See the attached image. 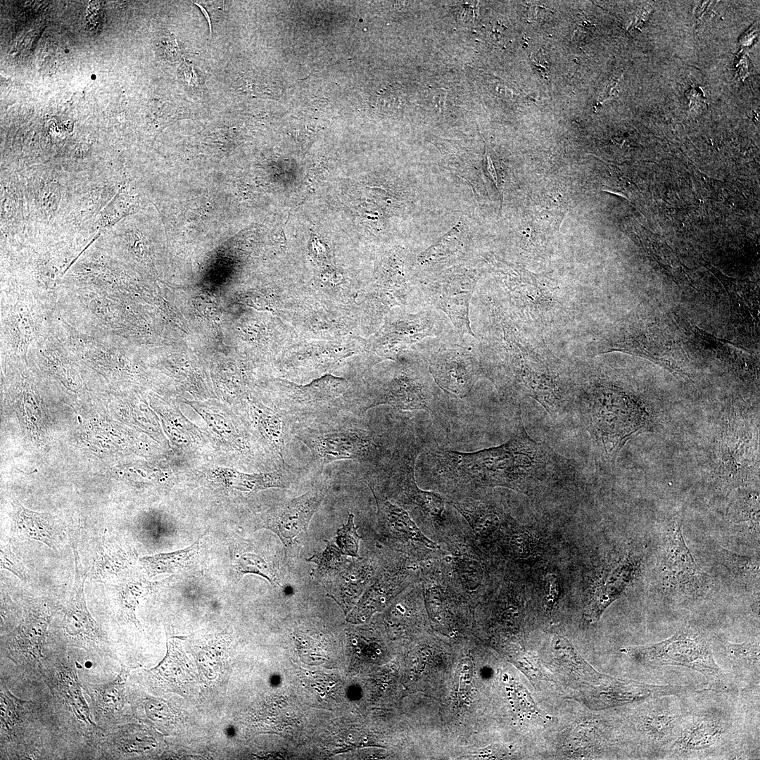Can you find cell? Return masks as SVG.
<instances>
[{
    "label": "cell",
    "mask_w": 760,
    "mask_h": 760,
    "mask_svg": "<svg viewBox=\"0 0 760 760\" xmlns=\"http://www.w3.org/2000/svg\"><path fill=\"white\" fill-rule=\"evenodd\" d=\"M438 468L454 488L504 486L520 490L571 477L577 469L574 462L531 438L521 419L514 434L499 446L473 452L443 449Z\"/></svg>",
    "instance_id": "obj_1"
},
{
    "label": "cell",
    "mask_w": 760,
    "mask_h": 760,
    "mask_svg": "<svg viewBox=\"0 0 760 760\" xmlns=\"http://www.w3.org/2000/svg\"><path fill=\"white\" fill-rule=\"evenodd\" d=\"M363 415L341 412L290 426L309 450L311 467L320 470L339 460H353L374 471L389 459L391 440L371 427Z\"/></svg>",
    "instance_id": "obj_2"
},
{
    "label": "cell",
    "mask_w": 760,
    "mask_h": 760,
    "mask_svg": "<svg viewBox=\"0 0 760 760\" xmlns=\"http://www.w3.org/2000/svg\"><path fill=\"white\" fill-rule=\"evenodd\" d=\"M599 457L613 463L625 443L645 427V408L638 398L604 381L578 389L575 407Z\"/></svg>",
    "instance_id": "obj_3"
},
{
    "label": "cell",
    "mask_w": 760,
    "mask_h": 760,
    "mask_svg": "<svg viewBox=\"0 0 760 760\" xmlns=\"http://www.w3.org/2000/svg\"><path fill=\"white\" fill-rule=\"evenodd\" d=\"M483 372L502 396L512 403L532 398L555 419L574 409L577 389L555 361L519 350Z\"/></svg>",
    "instance_id": "obj_4"
},
{
    "label": "cell",
    "mask_w": 760,
    "mask_h": 760,
    "mask_svg": "<svg viewBox=\"0 0 760 760\" xmlns=\"http://www.w3.org/2000/svg\"><path fill=\"white\" fill-rule=\"evenodd\" d=\"M446 394L434 381L427 362L410 351L388 379L378 383L358 405L356 414L388 405L403 411L424 410L438 418L448 405Z\"/></svg>",
    "instance_id": "obj_5"
},
{
    "label": "cell",
    "mask_w": 760,
    "mask_h": 760,
    "mask_svg": "<svg viewBox=\"0 0 760 760\" xmlns=\"http://www.w3.org/2000/svg\"><path fill=\"white\" fill-rule=\"evenodd\" d=\"M626 652L643 666L671 665L696 671L705 676L711 690H735L729 674L716 663L709 639L699 628L687 626L664 640L630 647Z\"/></svg>",
    "instance_id": "obj_6"
},
{
    "label": "cell",
    "mask_w": 760,
    "mask_h": 760,
    "mask_svg": "<svg viewBox=\"0 0 760 760\" xmlns=\"http://www.w3.org/2000/svg\"><path fill=\"white\" fill-rule=\"evenodd\" d=\"M733 730V721L721 708L686 711L678 735L667 751L676 759L707 756L729 742Z\"/></svg>",
    "instance_id": "obj_7"
},
{
    "label": "cell",
    "mask_w": 760,
    "mask_h": 760,
    "mask_svg": "<svg viewBox=\"0 0 760 760\" xmlns=\"http://www.w3.org/2000/svg\"><path fill=\"white\" fill-rule=\"evenodd\" d=\"M56 610V607L46 600L31 601L25 606L18 625L1 637V654L16 666L39 673L48 627Z\"/></svg>",
    "instance_id": "obj_8"
},
{
    "label": "cell",
    "mask_w": 760,
    "mask_h": 760,
    "mask_svg": "<svg viewBox=\"0 0 760 760\" xmlns=\"http://www.w3.org/2000/svg\"><path fill=\"white\" fill-rule=\"evenodd\" d=\"M39 674L54 700L77 726L90 738L102 728L92 721V714L82 692L75 662L67 654L55 652L45 657Z\"/></svg>",
    "instance_id": "obj_9"
},
{
    "label": "cell",
    "mask_w": 760,
    "mask_h": 760,
    "mask_svg": "<svg viewBox=\"0 0 760 760\" xmlns=\"http://www.w3.org/2000/svg\"><path fill=\"white\" fill-rule=\"evenodd\" d=\"M1 759L37 758L39 745L33 725L40 707L15 697L3 684L0 691Z\"/></svg>",
    "instance_id": "obj_10"
},
{
    "label": "cell",
    "mask_w": 760,
    "mask_h": 760,
    "mask_svg": "<svg viewBox=\"0 0 760 760\" xmlns=\"http://www.w3.org/2000/svg\"><path fill=\"white\" fill-rule=\"evenodd\" d=\"M72 549L74 581L62 620L65 644L87 652L103 653L108 650V640L88 610L84 595L87 574L82 565L76 543L72 545Z\"/></svg>",
    "instance_id": "obj_11"
},
{
    "label": "cell",
    "mask_w": 760,
    "mask_h": 760,
    "mask_svg": "<svg viewBox=\"0 0 760 760\" xmlns=\"http://www.w3.org/2000/svg\"><path fill=\"white\" fill-rule=\"evenodd\" d=\"M348 384L343 379L327 376L307 386H291L281 403V414L289 426L341 412H350L338 399Z\"/></svg>",
    "instance_id": "obj_12"
},
{
    "label": "cell",
    "mask_w": 760,
    "mask_h": 760,
    "mask_svg": "<svg viewBox=\"0 0 760 760\" xmlns=\"http://www.w3.org/2000/svg\"><path fill=\"white\" fill-rule=\"evenodd\" d=\"M612 351L640 356L678 375H691L685 352L671 337L654 326L630 329L609 343L601 353Z\"/></svg>",
    "instance_id": "obj_13"
},
{
    "label": "cell",
    "mask_w": 760,
    "mask_h": 760,
    "mask_svg": "<svg viewBox=\"0 0 760 760\" xmlns=\"http://www.w3.org/2000/svg\"><path fill=\"white\" fill-rule=\"evenodd\" d=\"M659 559L661 579L666 588L690 596L701 595L706 590L708 575L694 560L678 522L666 529Z\"/></svg>",
    "instance_id": "obj_14"
},
{
    "label": "cell",
    "mask_w": 760,
    "mask_h": 760,
    "mask_svg": "<svg viewBox=\"0 0 760 760\" xmlns=\"http://www.w3.org/2000/svg\"><path fill=\"white\" fill-rule=\"evenodd\" d=\"M427 364L437 386L455 398L467 396L484 376L479 357L461 344H441L429 355Z\"/></svg>",
    "instance_id": "obj_15"
},
{
    "label": "cell",
    "mask_w": 760,
    "mask_h": 760,
    "mask_svg": "<svg viewBox=\"0 0 760 760\" xmlns=\"http://www.w3.org/2000/svg\"><path fill=\"white\" fill-rule=\"evenodd\" d=\"M668 695L645 701L635 716V728L650 752L668 750L675 740L686 713L675 698Z\"/></svg>",
    "instance_id": "obj_16"
},
{
    "label": "cell",
    "mask_w": 760,
    "mask_h": 760,
    "mask_svg": "<svg viewBox=\"0 0 760 760\" xmlns=\"http://www.w3.org/2000/svg\"><path fill=\"white\" fill-rule=\"evenodd\" d=\"M327 490L325 485L317 486L276 505L261 515L260 526L275 533L286 550L296 537L306 532Z\"/></svg>",
    "instance_id": "obj_17"
},
{
    "label": "cell",
    "mask_w": 760,
    "mask_h": 760,
    "mask_svg": "<svg viewBox=\"0 0 760 760\" xmlns=\"http://www.w3.org/2000/svg\"><path fill=\"white\" fill-rule=\"evenodd\" d=\"M444 281L431 284L424 291L426 296L448 316L460 337L474 336L469 318L470 300L474 289V280Z\"/></svg>",
    "instance_id": "obj_18"
},
{
    "label": "cell",
    "mask_w": 760,
    "mask_h": 760,
    "mask_svg": "<svg viewBox=\"0 0 760 760\" xmlns=\"http://www.w3.org/2000/svg\"><path fill=\"white\" fill-rule=\"evenodd\" d=\"M93 737L99 745L101 756L106 759L148 756L158 747L154 733L139 725L122 726L113 732L101 729Z\"/></svg>",
    "instance_id": "obj_19"
},
{
    "label": "cell",
    "mask_w": 760,
    "mask_h": 760,
    "mask_svg": "<svg viewBox=\"0 0 760 760\" xmlns=\"http://www.w3.org/2000/svg\"><path fill=\"white\" fill-rule=\"evenodd\" d=\"M11 516V533L19 540H35L56 550L65 535L62 522L47 512H37L15 500Z\"/></svg>",
    "instance_id": "obj_20"
},
{
    "label": "cell",
    "mask_w": 760,
    "mask_h": 760,
    "mask_svg": "<svg viewBox=\"0 0 760 760\" xmlns=\"http://www.w3.org/2000/svg\"><path fill=\"white\" fill-rule=\"evenodd\" d=\"M128 673L123 669L111 681L83 684L91 699L94 722L102 729L108 730L114 726L122 715L126 702L125 683Z\"/></svg>",
    "instance_id": "obj_21"
},
{
    "label": "cell",
    "mask_w": 760,
    "mask_h": 760,
    "mask_svg": "<svg viewBox=\"0 0 760 760\" xmlns=\"http://www.w3.org/2000/svg\"><path fill=\"white\" fill-rule=\"evenodd\" d=\"M373 493V492H372ZM377 506V517L382 529L395 539L431 550L440 547L427 538L403 507L373 493Z\"/></svg>",
    "instance_id": "obj_22"
},
{
    "label": "cell",
    "mask_w": 760,
    "mask_h": 760,
    "mask_svg": "<svg viewBox=\"0 0 760 760\" xmlns=\"http://www.w3.org/2000/svg\"><path fill=\"white\" fill-rule=\"evenodd\" d=\"M136 560V552L131 547L116 543L103 544L98 548L94 558L91 576L99 581L125 576L131 573Z\"/></svg>",
    "instance_id": "obj_23"
},
{
    "label": "cell",
    "mask_w": 760,
    "mask_h": 760,
    "mask_svg": "<svg viewBox=\"0 0 760 760\" xmlns=\"http://www.w3.org/2000/svg\"><path fill=\"white\" fill-rule=\"evenodd\" d=\"M162 582H152L144 576L129 573L115 585V607L119 618L140 628L135 615L139 601L153 592Z\"/></svg>",
    "instance_id": "obj_24"
},
{
    "label": "cell",
    "mask_w": 760,
    "mask_h": 760,
    "mask_svg": "<svg viewBox=\"0 0 760 760\" xmlns=\"http://www.w3.org/2000/svg\"><path fill=\"white\" fill-rule=\"evenodd\" d=\"M202 536L185 549L144 557L139 559V562L150 577L189 570L198 562Z\"/></svg>",
    "instance_id": "obj_25"
},
{
    "label": "cell",
    "mask_w": 760,
    "mask_h": 760,
    "mask_svg": "<svg viewBox=\"0 0 760 760\" xmlns=\"http://www.w3.org/2000/svg\"><path fill=\"white\" fill-rule=\"evenodd\" d=\"M729 296L730 319L747 329L756 328L759 323L758 291L746 284L724 282Z\"/></svg>",
    "instance_id": "obj_26"
},
{
    "label": "cell",
    "mask_w": 760,
    "mask_h": 760,
    "mask_svg": "<svg viewBox=\"0 0 760 760\" xmlns=\"http://www.w3.org/2000/svg\"><path fill=\"white\" fill-rule=\"evenodd\" d=\"M636 563L627 557L614 569L609 578L597 590L591 607V618L599 619L604 610L626 588L633 578Z\"/></svg>",
    "instance_id": "obj_27"
},
{
    "label": "cell",
    "mask_w": 760,
    "mask_h": 760,
    "mask_svg": "<svg viewBox=\"0 0 760 760\" xmlns=\"http://www.w3.org/2000/svg\"><path fill=\"white\" fill-rule=\"evenodd\" d=\"M453 507L466 519L474 534L487 538L498 529L500 519L495 509L481 501L463 499L452 502Z\"/></svg>",
    "instance_id": "obj_28"
},
{
    "label": "cell",
    "mask_w": 760,
    "mask_h": 760,
    "mask_svg": "<svg viewBox=\"0 0 760 760\" xmlns=\"http://www.w3.org/2000/svg\"><path fill=\"white\" fill-rule=\"evenodd\" d=\"M693 342L698 348L712 352L715 357L733 369H745L748 357L745 353L732 343L717 338L700 329H695Z\"/></svg>",
    "instance_id": "obj_29"
},
{
    "label": "cell",
    "mask_w": 760,
    "mask_h": 760,
    "mask_svg": "<svg viewBox=\"0 0 760 760\" xmlns=\"http://www.w3.org/2000/svg\"><path fill=\"white\" fill-rule=\"evenodd\" d=\"M252 412L259 432L277 455L279 463L282 466L286 465L283 454L286 426L283 420L284 417L264 407H255Z\"/></svg>",
    "instance_id": "obj_30"
},
{
    "label": "cell",
    "mask_w": 760,
    "mask_h": 760,
    "mask_svg": "<svg viewBox=\"0 0 760 760\" xmlns=\"http://www.w3.org/2000/svg\"><path fill=\"white\" fill-rule=\"evenodd\" d=\"M229 550L232 566L236 576H242L248 573L256 574L274 584V573L260 555L247 551L243 542L235 540L230 543Z\"/></svg>",
    "instance_id": "obj_31"
},
{
    "label": "cell",
    "mask_w": 760,
    "mask_h": 760,
    "mask_svg": "<svg viewBox=\"0 0 760 760\" xmlns=\"http://www.w3.org/2000/svg\"><path fill=\"white\" fill-rule=\"evenodd\" d=\"M720 650L730 664L739 669L759 672V642L731 643L721 641Z\"/></svg>",
    "instance_id": "obj_32"
},
{
    "label": "cell",
    "mask_w": 760,
    "mask_h": 760,
    "mask_svg": "<svg viewBox=\"0 0 760 760\" xmlns=\"http://www.w3.org/2000/svg\"><path fill=\"white\" fill-rule=\"evenodd\" d=\"M408 584L405 580L396 581L394 583H386L377 581L371 585L364 594L357 609V613L355 617L365 619L373 612L382 607L395 593L400 592V588H405Z\"/></svg>",
    "instance_id": "obj_33"
},
{
    "label": "cell",
    "mask_w": 760,
    "mask_h": 760,
    "mask_svg": "<svg viewBox=\"0 0 760 760\" xmlns=\"http://www.w3.org/2000/svg\"><path fill=\"white\" fill-rule=\"evenodd\" d=\"M452 562L462 588L474 591L481 585L483 570L476 559L465 556H456L452 558Z\"/></svg>",
    "instance_id": "obj_34"
},
{
    "label": "cell",
    "mask_w": 760,
    "mask_h": 760,
    "mask_svg": "<svg viewBox=\"0 0 760 760\" xmlns=\"http://www.w3.org/2000/svg\"><path fill=\"white\" fill-rule=\"evenodd\" d=\"M353 514H350L346 524L337 531V542L346 554L358 557L360 536L353 523Z\"/></svg>",
    "instance_id": "obj_35"
},
{
    "label": "cell",
    "mask_w": 760,
    "mask_h": 760,
    "mask_svg": "<svg viewBox=\"0 0 760 760\" xmlns=\"http://www.w3.org/2000/svg\"><path fill=\"white\" fill-rule=\"evenodd\" d=\"M0 552L1 569H6L19 579L26 581L28 577L27 569L12 552L10 545L8 544L1 545Z\"/></svg>",
    "instance_id": "obj_36"
},
{
    "label": "cell",
    "mask_w": 760,
    "mask_h": 760,
    "mask_svg": "<svg viewBox=\"0 0 760 760\" xmlns=\"http://www.w3.org/2000/svg\"><path fill=\"white\" fill-rule=\"evenodd\" d=\"M531 538L526 533L514 534L509 540V547L514 557L525 558L530 555Z\"/></svg>",
    "instance_id": "obj_37"
},
{
    "label": "cell",
    "mask_w": 760,
    "mask_h": 760,
    "mask_svg": "<svg viewBox=\"0 0 760 760\" xmlns=\"http://www.w3.org/2000/svg\"><path fill=\"white\" fill-rule=\"evenodd\" d=\"M60 198L58 185L54 182L49 183L42 192V204L48 211H53L56 208Z\"/></svg>",
    "instance_id": "obj_38"
},
{
    "label": "cell",
    "mask_w": 760,
    "mask_h": 760,
    "mask_svg": "<svg viewBox=\"0 0 760 760\" xmlns=\"http://www.w3.org/2000/svg\"><path fill=\"white\" fill-rule=\"evenodd\" d=\"M545 587L547 588L546 599L549 604H552L557 601L559 594V582L557 576L550 574L546 575L544 579Z\"/></svg>",
    "instance_id": "obj_39"
},
{
    "label": "cell",
    "mask_w": 760,
    "mask_h": 760,
    "mask_svg": "<svg viewBox=\"0 0 760 760\" xmlns=\"http://www.w3.org/2000/svg\"><path fill=\"white\" fill-rule=\"evenodd\" d=\"M488 172H489L493 182L495 183L496 186L498 188L495 170V168L493 167V165L492 161H491L490 158H489V156H488Z\"/></svg>",
    "instance_id": "obj_40"
}]
</instances>
